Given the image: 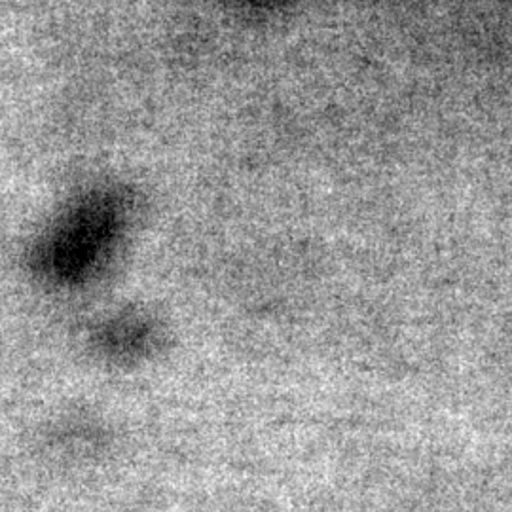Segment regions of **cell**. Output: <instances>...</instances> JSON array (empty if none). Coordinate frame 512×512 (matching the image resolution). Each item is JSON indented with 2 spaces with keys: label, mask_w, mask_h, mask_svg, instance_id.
Returning <instances> with one entry per match:
<instances>
[{
  "label": "cell",
  "mask_w": 512,
  "mask_h": 512,
  "mask_svg": "<svg viewBox=\"0 0 512 512\" xmlns=\"http://www.w3.org/2000/svg\"><path fill=\"white\" fill-rule=\"evenodd\" d=\"M122 217V200L109 190H97L74 203L44 239L38 253L40 270L52 279L71 283L90 274L109 253Z\"/></svg>",
  "instance_id": "cell-1"
}]
</instances>
